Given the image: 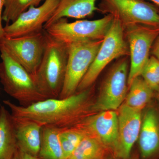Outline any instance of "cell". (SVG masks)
Here are the masks:
<instances>
[{
    "instance_id": "cell-21",
    "label": "cell",
    "mask_w": 159,
    "mask_h": 159,
    "mask_svg": "<svg viewBox=\"0 0 159 159\" xmlns=\"http://www.w3.org/2000/svg\"><path fill=\"white\" fill-rule=\"evenodd\" d=\"M85 136L82 130L76 126L60 129L59 138L63 159H69Z\"/></svg>"
},
{
    "instance_id": "cell-12",
    "label": "cell",
    "mask_w": 159,
    "mask_h": 159,
    "mask_svg": "<svg viewBox=\"0 0 159 159\" xmlns=\"http://www.w3.org/2000/svg\"><path fill=\"white\" fill-rule=\"evenodd\" d=\"M75 126L86 134L96 137L109 151L116 155L119 145V122L116 111H102L90 115Z\"/></svg>"
},
{
    "instance_id": "cell-9",
    "label": "cell",
    "mask_w": 159,
    "mask_h": 159,
    "mask_svg": "<svg viewBox=\"0 0 159 159\" xmlns=\"http://www.w3.org/2000/svg\"><path fill=\"white\" fill-rule=\"evenodd\" d=\"M46 44L45 31L14 38H5L0 47L31 74H36Z\"/></svg>"
},
{
    "instance_id": "cell-26",
    "label": "cell",
    "mask_w": 159,
    "mask_h": 159,
    "mask_svg": "<svg viewBox=\"0 0 159 159\" xmlns=\"http://www.w3.org/2000/svg\"><path fill=\"white\" fill-rule=\"evenodd\" d=\"M151 51L152 56L156 57L159 61V35L154 42Z\"/></svg>"
},
{
    "instance_id": "cell-18",
    "label": "cell",
    "mask_w": 159,
    "mask_h": 159,
    "mask_svg": "<svg viewBox=\"0 0 159 159\" xmlns=\"http://www.w3.org/2000/svg\"><path fill=\"white\" fill-rule=\"evenodd\" d=\"M129 87L123 103L131 108L142 111L151 100L154 91L141 76L135 78Z\"/></svg>"
},
{
    "instance_id": "cell-6",
    "label": "cell",
    "mask_w": 159,
    "mask_h": 159,
    "mask_svg": "<svg viewBox=\"0 0 159 159\" xmlns=\"http://www.w3.org/2000/svg\"><path fill=\"white\" fill-rule=\"evenodd\" d=\"M103 39L77 42L68 45V58L65 79L59 99L66 98L76 93L80 83L93 61Z\"/></svg>"
},
{
    "instance_id": "cell-13",
    "label": "cell",
    "mask_w": 159,
    "mask_h": 159,
    "mask_svg": "<svg viewBox=\"0 0 159 159\" xmlns=\"http://www.w3.org/2000/svg\"><path fill=\"white\" fill-rule=\"evenodd\" d=\"M119 109V145L115 156L121 159H129L134 144L139 139L142 111L131 108L124 103Z\"/></svg>"
},
{
    "instance_id": "cell-19",
    "label": "cell",
    "mask_w": 159,
    "mask_h": 159,
    "mask_svg": "<svg viewBox=\"0 0 159 159\" xmlns=\"http://www.w3.org/2000/svg\"><path fill=\"white\" fill-rule=\"evenodd\" d=\"M60 129L49 125L43 126L38 157L40 159H63L59 138Z\"/></svg>"
},
{
    "instance_id": "cell-15",
    "label": "cell",
    "mask_w": 159,
    "mask_h": 159,
    "mask_svg": "<svg viewBox=\"0 0 159 159\" xmlns=\"http://www.w3.org/2000/svg\"><path fill=\"white\" fill-rule=\"evenodd\" d=\"M12 116L17 147L27 153L38 157L43 125L29 118Z\"/></svg>"
},
{
    "instance_id": "cell-14",
    "label": "cell",
    "mask_w": 159,
    "mask_h": 159,
    "mask_svg": "<svg viewBox=\"0 0 159 159\" xmlns=\"http://www.w3.org/2000/svg\"><path fill=\"white\" fill-rule=\"evenodd\" d=\"M139 142L142 159H149L159 153V111L157 109L149 107L142 116Z\"/></svg>"
},
{
    "instance_id": "cell-1",
    "label": "cell",
    "mask_w": 159,
    "mask_h": 159,
    "mask_svg": "<svg viewBox=\"0 0 159 159\" xmlns=\"http://www.w3.org/2000/svg\"><path fill=\"white\" fill-rule=\"evenodd\" d=\"M92 86L63 99H48L28 107L3 100L13 116L29 118L58 129L77 125L91 115Z\"/></svg>"
},
{
    "instance_id": "cell-2",
    "label": "cell",
    "mask_w": 159,
    "mask_h": 159,
    "mask_svg": "<svg viewBox=\"0 0 159 159\" xmlns=\"http://www.w3.org/2000/svg\"><path fill=\"white\" fill-rule=\"evenodd\" d=\"M43 55L33 77L40 93L47 99L58 98L62 91L68 58V46L46 32Z\"/></svg>"
},
{
    "instance_id": "cell-29",
    "label": "cell",
    "mask_w": 159,
    "mask_h": 159,
    "mask_svg": "<svg viewBox=\"0 0 159 159\" xmlns=\"http://www.w3.org/2000/svg\"><path fill=\"white\" fill-rule=\"evenodd\" d=\"M156 92H157V93L158 96L159 97V87L158 88V89H157V90L156 91Z\"/></svg>"
},
{
    "instance_id": "cell-22",
    "label": "cell",
    "mask_w": 159,
    "mask_h": 159,
    "mask_svg": "<svg viewBox=\"0 0 159 159\" xmlns=\"http://www.w3.org/2000/svg\"><path fill=\"white\" fill-rule=\"evenodd\" d=\"M42 0H5L2 20L11 24L31 6L37 7Z\"/></svg>"
},
{
    "instance_id": "cell-17",
    "label": "cell",
    "mask_w": 159,
    "mask_h": 159,
    "mask_svg": "<svg viewBox=\"0 0 159 159\" xmlns=\"http://www.w3.org/2000/svg\"><path fill=\"white\" fill-rule=\"evenodd\" d=\"M17 148L13 118L5 106H0V159H11Z\"/></svg>"
},
{
    "instance_id": "cell-31",
    "label": "cell",
    "mask_w": 159,
    "mask_h": 159,
    "mask_svg": "<svg viewBox=\"0 0 159 159\" xmlns=\"http://www.w3.org/2000/svg\"><path fill=\"white\" fill-rule=\"evenodd\" d=\"M42 1H43V0H42Z\"/></svg>"
},
{
    "instance_id": "cell-28",
    "label": "cell",
    "mask_w": 159,
    "mask_h": 159,
    "mask_svg": "<svg viewBox=\"0 0 159 159\" xmlns=\"http://www.w3.org/2000/svg\"><path fill=\"white\" fill-rule=\"evenodd\" d=\"M149 1L153 2V3H155L156 4L159 6V0H149Z\"/></svg>"
},
{
    "instance_id": "cell-11",
    "label": "cell",
    "mask_w": 159,
    "mask_h": 159,
    "mask_svg": "<svg viewBox=\"0 0 159 159\" xmlns=\"http://www.w3.org/2000/svg\"><path fill=\"white\" fill-rule=\"evenodd\" d=\"M60 0H45L42 5L31 6L13 22L4 27L6 38H14L43 31V27L57 8Z\"/></svg>"
},
{
    "instance_id": "cell-25",
    "label": "cell",
    "mask_w": 159,
    "mask_h": 159,
    "mask_svg": "<svg viewBox=\"0 0 159 159\" xmlns=\"http://www.w3.org/2000/svg\"><path fill=\"white\" fill-rule=\"evenodd\" d=\"M5 0H0V44L2 43L3 39H5L4 27L2 26V13L4 9Z\"/></svg>"
},
{
    "instance_id": "cell-27",
    "label": "cell",
    "mask_w": 159,
    "mask_h": 159,
    "mask_svg": "<svg viewBox=\"0 0 159 159\" xmlns=\"http://www.w3.org/2000/svg\"><path fill=\"white\" fill-rule=\"evenodd\" d=\"M108 153L105 156V157H104V158L103 159H121L120 158L114 155L111 152H110V155L108 154Z\"/></svg>"
},
{
    "instance_id": "cell-3",
    "label": "cell",
    "mask_w": 159,
    "mask_h": 159,
    "mask_svg": "<svg viewBox=\"0 0 159 159\" xmlns=\"http://www.w3.org/2000/svg\"><path fill=\"white\" fill-rule=\"evenodd\" d=\"M0 53V81L6 93L23 107L48 99L40 93L31 74L1 47Z\"/></svg>"
},
{
    "instance_id": "cell-10",
    "label": "cell",
    "mask_w": 159,
    "mask_h": 159,
    "mask_svg": "<svg viewBox=\"0 0 159 159\" xmlns=\"http://www.w3.org/2000/svg\"><path fill=\"white\" fill-rule=\"evenodd\" d=\"M128 43L130 66L129 71L128 85L141 75L148 61L152 47L159 35V27L137 25L124 28Z\"/></svg>"
},
{
    "instance_id": "cell-30",
    "label": "cell",
    "mask_w": 159,
    "mask_h": 159,
    "mask_svg": "<svg viewBox=\"0 0 159 159\" xmlns=\"http://www.w3.org/2000/svg\"><path fill=\"white\" fill-rule=\"evenodd\" d=\"M133 159H139L138 158V157H136V158H134Z\"/></svg>"
},
{
    "instance_id": "cell-7",
    "label": "cell",
    "mask_w": 159,
    "mask_h": 159,
    "mask_svg": "<svg viewBox=\"0 0 159 159\" xmlns=\"http://www.w3.org/2000/svg\"><path fill=\"white\" fill-rule=\"evenodd\" d=\"M98 9L111 15L124 29L137 25L159 27V11L143 0H102Z\"/></svg>"
},
{
    "instance_id": "cell-23",
    "label": "cell",
    "mask_w": 159,
    "mask_h": 159,
    "mask_svg": "<svg viewBox=\"0 0 159 159\" xmlns=\"http://www.w3.org/2000/svg\"><path fill=\"white\" fill-rule=\"evenodd\" d=\"M140 76L154 92L157 90L159 87V61L156 57H149Z\"/></svg>"
},
{
    "instance_id": "cell-24",
    "label": "cell",
    "mask_w": 159,
    "mask_h": 159,
    "mask_svg": "<svg viewBox=\"0 0 159 159\" xmlns=\"http://www.w3.org/2000/svg\"><path fill=\"white\" fill-rule=\"evenodd\" d=\"M11 159H40L38 157L32 155L22 150L17 147Z\"/></svg>"
},
{
    "instance_id": "cell-5",
    "label": "cell",
    "mask_w": 159,
    "mask_h": 159,
    "mask_svg": "<svg viewBox=\"0 0 159 159\" xmlns=\"http://www.w3.org/2000/svg\"><path fill=\"white\" fill-rule=\"evenodd\" d=\"M113 20L111 14L99 19L73 22H69L66 18H62L43 29L51 37L68 45L77 42L103 39Z\"/></svg>"
},
{
    "instance_id": "cell-20",
    "label": "cell",
    "mask_w": 159,
    "mask_h": 159,
    "mask_svg": "<svg viewBox=\"0 0 159 159\" xmlns=\"http://www.w3.org/2000/svg\"><path fill=\"white\" fill-rule=\"evenodd\" d=\"M109 152L96 137L86 134L68 159H103Z\"/></svg>"
},
{
    "instance_id": "cell-16",
    "label": "cell",
    "mask_w": 159,
    "mask_h": 159,
    "mask_svg": "<svg viewBox=\"0 0 159 159\" xmlns=\"http://www.w3.org/2000/svg\"><path fill=\"white\" fill-rule=\"evenodd\" d=\"M97 0H60L55 11L44 25L43 29L62 18H84L99 10L96 6Z\"/></svg>"
},
{
    "instance_id": "cell-8",
    "label": "cell",
    "mask_w": 159,
    "mask_h": 159,
    "mask_svg": "<svg viewBox=\"0 0 159 159\" xmlns=\"http://www.w3.org/2000/svg\"><path fill=\"white\" fill-rule=\"evenodd\" d=\"M129 71L126 56L114 65L102 83L97 100L91 106L92 112L116 111L122 105L127 94Z\"/></svg>"
},
{
    "instance_id": "cell-4",
    "label": "cell",
    "mask_w": 159,
    "mask_h": 159,
    "mask_svg": "<svg viewBox=\"0 0 159 159\" xmlns=\"http://www.w3.org/2000/svg\"><path fill=\"white\" fill-rule=\"evenodd\" d=\"M125 38L123 26L118 20L114 18L93 61L80 83L76 92L92 86L100 73L114 59L129 55V49Z\"/></svg>"
}]
</instances>
